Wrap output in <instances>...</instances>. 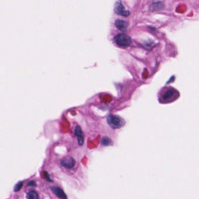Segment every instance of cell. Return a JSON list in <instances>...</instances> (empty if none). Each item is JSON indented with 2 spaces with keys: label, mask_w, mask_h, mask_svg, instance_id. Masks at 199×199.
Here are the masks:
<instances>
[{
  "label": "cell",
  "mask_w": 199,
  "mask_h": 199,
  "mask_svg": "<svg viewBox=\"0 0 199 199\" xmlns=\"http://www.w3.org/2000/svg\"><path fill=\"white\" fill-rule=\"evenodd\" d=\"M179 96V93L176 90L170 87H167L163 88L159 92L158 98L161 104H168L176 101Z\"/></svg>",
  "instance_id": "1"
},
{
  "label": "cell",
  "mask_w": 199,
  "mask_h": 199,
  "mask_svg": "<svg viewBox=\"0 0 199 199\" xmlns=\"http://www.w3.org/2000/svg\"><path fill=\"white\" fill-rule=\"evenodd\" d=\"M107 122L110 127L114 129L121 128L125 124V122L122 118L114 115H109L108 116Z\"/></svg>",
  "instance_id": "2"
},
{
  "label": "cell",
  "mask_w": 199,
  "mask_h": 199,
  "mask_svg": "<svg viewBox=\"0 0 199 199\" xmlns=\"http://www.w3.org/2000/svg\"><path fill=\"white\" fill-rule=\"evenodd\" d=\"M116 43L120 47H126L131 44V38L127 35L124 33H120L117 35L115 37Z\"/></svg>",
  "instance_id": "3"
},
{
  "label": "cell",
  "mask_w": 199,
  "mask_h": 199,
  "mask_svg": "<svg viewBox=\"0 0 199 199\" xmlns=\"http://www.w3.org/2000/svg\"><path fill=\"white\" fill-rule=\"evenodd\" d=\"M61 165L65 168L71 169L75 166L76 161L73 158L70 156H67L61 161Z\"/></svg>",
  "instance_id": "4"
},
{
  "label": "cell",
  "mask_w": 199,
  "mask_h": 199,
  "mask_svg": "<svg viewBox=\"0 0 199 199\" xmlns=\"http://www.w3.org/2000/svg\"><path fill=\"white\" fill-rule=\"evenodd\" d=\"M115 11L116 14L120 15L128 16L129 15V12L127 11L124 6L122 4L121 2H117L115 5Z\"/></svg>",
  "instance_id": "5"
},
{
  "label": "cell",
  "mask_w": 199,
  "mask_h": 199,
  "mask_svg": "<svg viewBox=\"0 0 199 199\" xmlns=\"http://www.w3.org/2000/svg\"><path fill=\"white\" fill-rule=\"evenodd\" d=\"M74 133L76 136H77V140H78V143L79 145H82L84 144V134L83 132L81 129V127L78 126H76L75 130H74Z\"/></svg>",
  "instance_id": "6"
},
{
  "label": "cell",
  "mask_w": 199,
  "mask_h": 199,
  "mask_svg": "<svg viewBox=\"0 0 199 199\" xmlns=\"http://www.w3.org/2000/svg\"><path fill=\"white\" fill-rule=\"evenodd\" d=\"M51 191L54 193V194L57 196L59 198L61 199H67V196L63 191V190L60 187L53 186L51 187Z\"/></svg>",
  "instance_id": "7"
},
{
  "label": "cell",
  "mask_w": 199,
  "mask_h": 199,
  "mask_svg": "<svg viewBox=\"0 0 199 199\" xmlns=\"http://www.w3.org/2000/svg\"><path fill=\"white\" fill-rule=\"evenodd\" d=\"M115 25L119 30L124 31V30L126 29L128 24L126 21H124L123 20L117 19L115 22Z\"/></svg>",
  "instance_id": "8"
},
{
  "label": "cell",
  "mask_w": 199,
  "mask_h": 199,
  "mask_svg": "<svg viewBox=\"0 0 199 199\" xmlns=\"http://www.w3.org/2000/svg\"><path fill=\"white\" fill-rule=\"evenodd\" d=\"M101 144L104 146L112 145L113 144V141L108 137H104L101 140Z\"/></svg>",
  "instance_id": "9"
},
{
  "label": "cell",
  "mask_w": 199,
  "mask_h": 199,
  "mask_svg": "<svg viewBox=\"0 0 199 199\" xmlns=\"http://www.w3.org/2000/svg\"><path fill=\"white\" fill-rule=\"evenodd\" d=\"M27 198L28 199H39L37 193L34 190H31L28 193Z\"/></svg>",
  "instance_id": "10"
},
{
  "label": "cell",
  "mask_w": 199,
  "mask_h": 199,
  "mask_svg": "<svg viewBox=\"0 0 199 199\" xmlns=\"http://www.w3.org/2000/svg\"><path fill=\"white\" fill-rule=\"evenodd\" d=\"M22 185H23V183H22V182H18V183L16 184L15 186V187H14V191L16 192H18L19 190H20L21 189L22 187Z\"/></svg>",
  "instance_id": "11"
},
{
  "label": "cell",
  "mask_w": 199,
  "mask_h": 199,
  "mask_svg": "<svg viewBox=\"0 0 199 199\" xmlns=\"http://www.w3.org/2000/svg\"><path fill=\"white\" fill-rule=\"evenodd\" d=\"M28 186H31V187H35L36 186V183L34 181H30L29 183L27 184Z\"/></svg>",
  "instance_id": "12"
},
{
  "label": "cell",
  "mask_w": 199,
  "mask_h": 199,
  "mask_svg": "<svg viewBox=\"0 0 199 199\" xmlns=\"http://www.w3.org/2000/svg\"><path fill=\"white\" fill-rule=\"evenodd\" d=\"M45 178H46V180L48 182H51L52 181V179H51V178H50L49 176V175L48 174L47 172H45Z\"/></svg>",
  "instance_id": "13"
}]
</instances>
